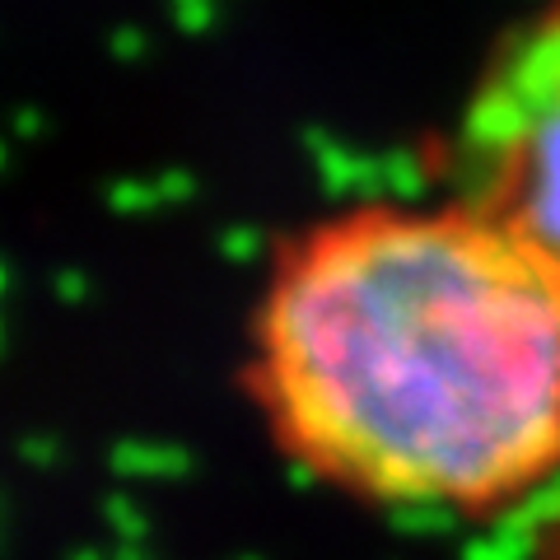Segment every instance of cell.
<instances>
[{"label": "cell", "instance_id": "cell-1", "mask_svg": "<svg viewBox=\"0 0 560 560\" xmlns=\"http://www.w3.org/2000/svg\"><path fill=\"white\" fill-rule=\"evenodd\" d=\"M248 374L318 481L490 514L560 467V261L458 197L337 210L276 257Z\"/></svg>", "mask_w": 560, "mask_h": 560}, {"label": "cell", "instance_id": "cell-2", "mask_svg": "<svg viewBox=\"0 0 560 560\" xmlns=\"http://www.w3.org/2000/svg\"><path fill=\"white\" fill-rule=\"evenodd\" d=\"M453 197L560 261V5L500 47L448 145Z\"/></svg>", "mask_w": 560, "mask_h": 560}]
</instances>
